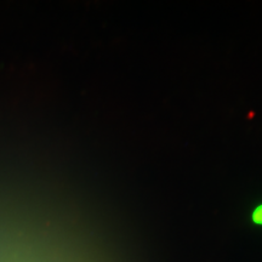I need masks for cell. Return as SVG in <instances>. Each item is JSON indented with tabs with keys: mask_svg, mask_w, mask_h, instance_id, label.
I'll return each instance as SVG.
<instances>
[{
	"mask_svg": "<svg viewBox=\"0 0 262 262\" xmlns=\"http://www.w3.org/2000/svg\"><path fill=\"white\" fill-rule=\"evenodd\" d=\"M253 220L256 222V224L262 225V205L257 206V208L255 209L253 214Z\"/></svg>",
	"mask_w": 262,
	"mask_h": 262,
	"instance_id": "6da1fadb",
	"label": "cell"
}]
</instances>
